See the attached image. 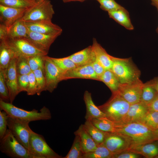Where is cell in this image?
I'll use <instances>...</instances> for the list:
<instances>
[{"mask_svg":"<svg viewBox=\"0 0 158 158\" xmlns=\"http://www.w3.org/2000/svg\"><path fill=\"white\" fill-rule=\"evenodd\" d=\"M115 132L127 137L131 146L158 140L154 131L140 122L115 123Z\"/></svg>","mask_w":158,"mask_h":158,"instance_id":"obj_1","label":"cell"},{"mask_svg":"<svg viewBox=\"0 0 158 158\" xmlns=\"http://www.w3.org/2000/svg\"><path fill=\"white\" fill-rule=\"evenodd\" d=\"M130 104L118 92L112 93L109 99L98 106L107 119L115 123H121L126 115Z\"/></svg>","mask_w":158,"mask_h":158,"instance_id":"obj_2","label":"cell"},{"mask_svg":"<svg viewBox=\"0 0 158 158\" xmlns=\"http://www.w3.org/2000/svg\"><path fill=\"white\" fill-rule=\"evenodd\" d=\"M0 110L5 111L9 116L31 121L38 120H46L51 118L49 110L44 106L40 112L35 109L28 111L20 108L9 102L0 100Z\"/></svg>","mask_w":158,"mask_h":158,"instance_id":"obj_3","label":"cell"},{"mask_svg":"<svg viewBox=\"0 0 158 158\" xmlns=\"http://www.w3.org/2000/svg\"><path fill=\"white\" fill-rule=\"evenodd\" d=\"M113 60L111 70L121 84H129L140 80V71L130 58L123 59L113 56Z\"/></svg>","mask_w":158,"mask_h":158,"instance_id":"obj_4","label":"cell"},{"mask_svg":"<svg viewBox=\"0 0 158 158\" xmlns=\"http://www.w3.org/2000/svg\"><path fill=\"white\" fill-rule=\"evenodd\" d=\"M1 152L13 158H36L29 150L19 143L7 129L0 140Z\"/></svg>","mask_w":158,"mask_h":158,"instance_id":"obj_5","label":"cell"},{"mask_svg":"<svg viewBox=\"0 0 158 158\" xmlns=\"http://www.w3.org/2000/svg\"><path fill=\"white\" fill-rule=\"evenodd\" d=\"M55 13L51 1L43 0L27 9L20 18L26 22H51Z\"/></svg>","mask_w":158,"mask_h":158,"instance_id":"obj_6","label":"cell"},{"mask_svg":"<svg viewBox=\"0 0 158 158\" xmlns=\"http://www.w3.org/2000/svg\"><path fill=\"white\" fill-rule=\"evenodd\" d=\"M29 150L36 158H62L47 144L42 135L32 132L29 141Z\"/></svg>","mask_w":158,"mask_h":158,"instance_id":"obj_7","label":"cell"},{"mask_svg":"<svg viewBox=\"0 0 158 158\" xmlns=\"http://www.w3.org/2000/svg\"><path fill=\"white\" fill-rule=\"evenodd\" d=\"M8 116V129L17 140L29 150L30 138L32 131L29 125L30 122Z\"/></svg>","mask_w":158,"mask_h":158,"instance_id":"obj_8","label":"cell"},{"mask_svg":"<svg viewBox=\"0 0 158 158\" xmlns=\"http://www.w3.org/2000/svg\"><path fill=\"white\" fill-rule=\"evenodd\" d=\"M43 71L46 81L45 91L52 92L61 81L63 72L47 55L44 56Z\"/></svg>","mask_w":158,"mask_h":158,"instance_id":"obj_9","label":"cell"},{"mask_svg":"<svg viewBox=\"0 0 158 158\" xmlns=\"http://www.w3.org/2000/svg\"><path fill=\"white\" fill-rule=\"evenodd\" d=\"M102 144L114 155L128 150L131 146L127 137L116 132H107Z\"/></svg>","mask_w":158,"mask_h":158,"instance_id":"obj_10","label":"cell"},{"mask_svg":"<svg viewBox=\"0 0 158 158\" xmlns=\"http://www.w3.org/2000/svg\"><path fill=\"white\" fill-rule=\"evenodd\" d=\"M7 41L18 57L28 58L35 55L47 54L37 48L25 38L8 40Z\"/></svg>","mask_w":158,"mask_h":158,"instance_id":"obj_11","label":"cell"},{"mask_svg":"<svg viewBox=\"0 0 158 158\" xmlns=\"http://www.w3.org/2000/svg\"><path fill=\"white\" fill-rule=\"evenodd\" d=\"M61 34H45L29 30L25 39L37 48L48 54L51 45Z\"/></svg>","mask_w":158,"mask_h":158,"instance_id":"obj_12","label":"cell"},{"mask_svg":"<svg viewBox=\"0 0 158 158\" xmlns=\"http://www.w3.org/2000/svg\"><path fill=\"white\" fill-rule=\"evenodd\" d=\"M143 83L140 79L127 84H121L118 92L130 105L140 101Z\"/></svg>","mask_w":158,"mask_h":158,"instance_id":"obj_13","label":"cell"},{"mask_svg":"<svg viewBox=\"0 0 158 158\" xmlns=\"http://www.w3.org/2000/svg\"><path fill=\"white\" fill-rule=\"evenodd\" d=\"M17 57L13 59L4 73L5 81L8 89L10 103L12 104L17 95L20 93L17 83L16 62Z\"/></svg>","mask_w":158,"mask_h":158,"instance_id":"obj_14","label":"cell"},{"mask_svg":"<svg viewBox=\"0 0 158 158\" xmlns=\"http://www.w3.org/2000/svg\"><path fill=\"white\" fill-rule=\"evenodd\" d=\"M78 78L98 80V77L91 64L77 66L70 70L63 72L61 80Z\"/></svg>","mask_w":158,"mask_h":158,"instance_id":"obj_15","label":"cell"},{"mask_svg":"<svg viewBox=\"0 0 158 158\" xmlns=\"http://www.w3.org/2000/svg\"><path fill=\"white\" fill-rule=\"evenodd\" d=\"M27 9H19L0 4V23L8 29L17 20L21 18Z\"/></svg>","mask_w":158,"mask_h":158,"instance_id":"obj_16","label":"cell"},{"mask_svg":"<svg viewBox=\"0 0 158 158\" xmlns=\"http://www.w3.org/2000/svg\"><path fill=\"white\" fill-rule=\"evenodd\" d=\"M148 111L147 105L141 101L131 104L125 117L120 123L139 121Z\"/></svg>","mask_w":158,"mask_h":158,"instance_id":"obj_17","label":"cell"},{"mask_svg":"<svg viewBox=\"0 0 158 158\" xmlns=\"http://www.w3.org/2000/svg\"><path fill=\"white\" fill-rule=\"evenodd\" d=\"M26 24L29 30L39 33L49 34L62 33V29L52 22H28Z\"/></svg>","mask_w":158,"mask_h":158,"instance_id":"obj_18","label":"cell"},{"mask_svg":"<svg viewBox=\"0 0 158 158\" xmlns=\"http://www.w3.org/2000/svg\"><path fill=\"white\" fill-rule=\"evenodd\" d=\"M69 56L77 67L91 64L96 59L95 56L92 45Z\"/></svg>","mask_w":158,"mask_h":158,"instance_id":"obj_19","label":"cell"},{"mask_svg":"<svg viewBox=\"0 0 158 158\" xmlns=\"http://www.w3.org/2000/svg\"><path fill=\"white\" fill-rule=\"evenodd\" d=\"M83 99L86 109L85 116L86 121H90L93 118L105 117L104 114L93 102L91 93L85 91L84 94Z\"/></svg>","mask_w":158,"mask_h":158,"instance_id":"obj_20","label":"cell"},{"mask_svg":"<svg viewBox=\"0 0 158 158\" xmlns=\"http://www.w3.org/2000/svg\"><path fill=\"white\" fill-rule=\"evenodd\" d=\"M96 59L106 70H111L113 63V56L108 54L95 38L93 39L92 45Z\"/></svg>","mask_w":158,"mask_h":158,"instance_id":"obj_21","label":"cell"},{"mask_svg":"<svg viewBox=\"0 0 158 158\" xmlns=\"http://www.w3.org/2000/svg\"><path fill=\"white\" fill-rule=\"evenodd\" d=\"M154 141L132 146L128 150L142 155L146 158L158 157V143Z\"/></svg>","mask_w":158,"mask_h":158,"instance_id":"obj_22","label":"cell"},{"mask_svg":"<svg viewBox=\"0 0 158 158\" xmlns=\"http://www.w3.org/2000/svg\"><path fill=\"white\" fill-rule=\"evenodd\" d=\"M0 42V71H4L12 60L18 57L7 40Z\"/></svg>","mask_w":158,"mask_h":158,"instance_id":"obj_23","label":"cell"},{"mask_svg":"<svg viewBox=\"0 0 158 158\" xmlns=\"http://www.w3.org/2000/svg\"><path fill=\"white\" fill-rule=\"evenodd\" d=\"M75 135L80 137L83 152L84 154L92 152L97 147V145L84 127L81 124L75 131Z\"/></svg>","mask_w":158,"mask_h":158,"instance_id":"obj_24","label":"cell"},{"mask_svg":"<svg viewBox=\"0 0 158 158\" xmlns=\"http://www.w3.org/2000/svg\"><path fill=\"white\" fill-rule=\"evenodd\" d=\"M110 18L129 30L134 29L128 12L124 7L108 12Z\"/></svg>","mask_w":158,"mask_h":158,"instance_id":"obj_25","label":"cell"},{"mask_svg":"<svg viewBox=\"0 0 158 158\" xmlns=\"http://www.w3.org/2000/svg\"><path fill=\"white\" fill-rule=\"evenodd\" d=\"M29 31L25 22L20 19L8 29V40L25 38Z\"/></svg>","mask_w":158,"mask_h":158,"instance_id":"obj_26","label":"cell"},{"mask_svg":"<svg viewBox=\"0 0 158 158\" xmlns=\"http://www.w3.org/2000/svg\"><path fill=\"white\" fill-rule=\"evenodd\" d=\"M99 81L103 82L110 90L112 93L118 92L121 84L118 78L111 70H105Z\"/></svg>","mask_w":158,"mask_h":158,"instance_id":"obj_27","label":"cell"},{"mask_svg":"<svg viewBox=\"0 0 158 158\" xmlns=\"http://www.w3.org/2000/svg\"><path fill=\"white\" fill-rule=\"evenodd\" d=\"M83 125L85 129L97 145L103 143L107 132L100 129L89 121L86 120Z\"/></svg>","mask_w":158,"mask_h":158,"instance_id":"obj_28","label":"cell"},{"mask_svg":"<svg viewBox=\"0 0 158 158\" xmlns=\"http://www.w3.org/2000/svg\"><path fill=\"white\" fill-rule=\"evenodd\" d=\"M158 95L150 81L143 83L142 88L140 101L147 105Z\"/></svg>","mask_w":158,"mask_h":158,"instance_id":"obj_29","label":"cell"},{"mask_svg":"<svg viewBox=\"0 0 158 158\" xmlns=\"http://www.w3.org/2000/svg\"><path fill=\"white\" fill-rule=\"evenodd\" d=\"M35 0H0V4L19 9H27L36 3Z\"/></svg>","mask_w":158,"mask_h":158,"instance_id":"obj_30","label":"cell"},{"mask_svg":"<svg viewBox=\"0 0 158 158\" xmlns=\"http://www.w3.org/2000/svg\"><path fill=\"white\" fill-rule=\"evenodd\" d=\"M89 121L103 131L111 133L116 132L115 122L107 119L106 117L93 118Z\"/></svg>","mask_w":158,"mask_h":158,"instance_id":"obj_31","label":"cell"},{"mask_svg":"<svg viewBox=\"0 0 158 158\" xmlns=\"http://www.w3.org/2000/svg\"><path fill=\"white\" fill-rule=\"evenodd\" d=\"M114 155L102 144L93 151L84 154L82 158H113Z\"/></svg>","mask_w":158,"mask_h":158,"instance_id":"obj_32","label":"cell"},{"mask_svg":"<svg viewBox=\"0 0 158 158\" xmlns=\"http://www.w3.org/2000/svg\"><path fill=\"white\" fill-rule=\"evenodd\" d=\"M72 147L66 156L63 158H82L84 154L79 135H75Z\"/></svg>","mask_w":158,"mask_h":158,"instance_id":"obj_33","label":"cell"},{"mask_svg":"<svg viewBox=\"0 0 158 158\" xmlns=\"http://www.w3.org/2000/svg\"><path fill=\"white\" fill-rule=\"evenodd\" d=\"M153 131L158 128V111H148L139 121Z\"/></svg>","mask_w":158,"mask_h":158,"instance_id":"obj_34","label":"cell"},{"mask_svg":"<svg viewBox=\"0 0 158 158\" xmlns=\"http://www.w3.org/2000/svg\"><path fill=\"white\" fill-rule=\"evenodd\" d=\"M50 58L63 72L70 70L77 67L69 56L62 58Z\"/></svg>","mask_w":158,"mask_h":158,"instance_id":"obj_35","label":"cell"},{"mask_svg":"<svg viewBox=\"0 0 158 158\" xmlns=\"http://www.w3.org/2000/svg\"><path fill=\"white\" fill-rule=\"evenodd\" d=\"M16 70L17 75H28L32 71L29 65L28 58L19 56L17 58Z\"/></svg>","mask_w":158,"mask_h":158,"instance_id":"obj_36","label":"cell"},{"mask_svg":"<svg viewBox=\"0 0 158 158\" xmlns=\"http://www.w3.org/2000/svg\"><path fill=\"white\" fill-rule=\"evenodd\" d=\"M33 72L35 76L36 83V94L38 95H40L42 91H45L46 81L43 69H39Z\"/></svg>","mask_w":158,"mask_h":158,"instance_id":"obj_37","label":"cell"},{"mask_svg":"<svg viewBox=\"0 0 158 158\" xmlns=\"http://www.w3.org/2000/svg\"><path fill=\"white\" fill-rule=\"evenodd\" d=\"M0 100L10 103L9 93L2 71H0Z\"/></svg>","mask_w":158,"mask_h":158,"instance_id":"obj_38","label":"cell"},{"mask_svg":"<svg viewBox=\"0 0 158 158\" xmlns=\"http://www.w3.org/2000/svg\"><path fill=\"white\" fill-rule=\"evenodd\" d=\"M99 4L100 8L108 12L123 8L115 0H96Z\"/></svg>","mask_w":158,"mask_h":158,"instance_id":"obj_39","label":"cell"},{"mask_svg":"<svg viewBox=\"0 0 158 158\" xmlns=\"http://www.w3.org/2000/svg\"><path fill=\"white\" fill-rule=\"evenodd\" d=\"M44 56L37 55L28 57V63L32 71L40 68L43 69Z\"/></svg>","mask_w":158,"mask_h":158,"instance_id":"obj_40","label":"cell"},{"mask_svg":"<svg viewBox=\"0 0 158 158\" xmlns=\"http://www.w3.org/2000/svg\"><path fill=\"white\" fill-rule=\"evenodd\" d=\"M8 115L6 113L0 110V139H1L7 130Z\"/></svg>","mask_w":158,"mask_h":158,"instance_id":"obj_41","label":"cell"},{"mask_svg":"<svg viewBox=\"0 0 158 158\" xmlns=\"http://www.w3.org/2000/svg\"><path fill=\"white\" fill-rule=\"evenodd\" d=\"M29 82L28 75H17V83L20 92H26Z\"/></svg>","mask_w":158,"mask_h":158,"instance_id":"obj_42","label":"cell"},{"mask_svg":"<svg viewBox=\"0 0 158 158\" xmlns=\"http://www.w3.org/2000/svg\"><path fill=\"white\" fill-rule=\"evenodd\" d=\"M28 76L29 82L26 92L28 95H33L37 93L36 83L33 72L32 71Z\"/></svg>","mask_w":158,"mask_h":158,"instance_id":"obj_43","label":"cell"},{"mask_svg":"<svg viewBox=\"0 0 158 158\" xmlns=\"http://www.w3.org/2000/svg\"><path fill=\"white\" fill-rule=\"evenodd\" d=\"M140 155L129 150H127L114 154L113 158H138Z\"/></svg>","mask_w":158,"mask_h":158,"instance_id":"obj_44","label":"cell"},{"mask_svg":"<svg viewBox=\"0 0 158 158\" xmlns=\"http://www.w3.org/2000/svg\"><path fill=\"white\" fill-rule=\"evenodd\" d=\"M91 64L98 77L99 80V78L102 75L106 70L96 59Z\"/></svg>","mask_w":158,"mask_h":158,"instance_id":"obj_45","label":"cell"},{"mask_svg":"<svg viewBox=\"0 0 158 158\" xmlns=\"http://www.w3.org/2000/svg\"><path fill=\"white\" fill-rule=\"evenodd\" d=\"M8 39V28L4 24H0V41Z\"/></svg>","mask_w":158,"mask_h":158,"instance_id":"obj_46","label":"cell"},{"mask_svg":"<svg viewBox=\"0 0 158 158\" xmlns=\"http://www.w3.org/2000/svg\"><path fill=\"white\" fill-rule=\"evenodd\" d=\"M147 105L149 111H158V95Z\"/></svg>","mask_w":158,"mask_h":158,"instance_id":"obj_47","label":"cell"},{"mask_svg":"<svg viewBox=\"0 0 158 158\" xmlns=\"http://www.w3.org/2000/svg\"><path fill=\"white\" fill-rule=\"evenodd\" d=\"M150 81L158 94V77L154 78Z\"/></svg>","mask_w":158,"mask_h":158,"instance_id":"obj_48","label":"cell"},{"mask_svg":"<svg viewBox=\"0 0 158 158\" xmlns=\"http://www.w3.org/2000/svg\"><path fill=\"white\" fill-rule=\"evenodd\" d=\"M152 4L157 8L158 7V0H151Z\"/></svg>","mask_w":158,"mask_h":158,"instance_id":"obj_49","label":"cell"},{"mask_svg":"<svg viewBox=\"0 0 158 158\" xmlns=\"http://www.w3.org/2000/svg\"><path fill=\"white\" fill-rule=\"evenodd\" d=\"M62 0L64 3H67V2H70L71 1H80V2H83L85 0Z\"/></svg>","mask_w":158,"mask_h":158,"instance_id":"obj_50","label":"cell"},{"mask_svg":"<svg viewBox=\"0 0 158 158\" xmlns=\"http://www.w3.org/2000/svg\"><path fill=\"white\" fill-rule=\"evenodd\" d=\"M154 132L158 140V128L157 130H154Z\"/></svg>","mask_w":158,"mask_h":158,"instance_id":"obj_51","label":"cell"},{"mask_svg":"<svg viewBox=\"0 0 158 158\" xmlns=\"http://www.w3.org/2000/svg\"><path fill=\"white\" fill-rule=\"evenodd\" d=\"M36 2H39V1H43V0H35Z\"/></svg>","mask_w":158,"mask_h":158,"instance_id":"obj_52","label":"cell"},{"mask_svg":"<svg viewBox=\"0 0 158 158\" xmlns=\"http://www.w3.org/2000/svg\"><path fill=\"white\" fill-rule=\"evenodd\" d=\"M157 10H158V7H157ZM157 32L158 33V28H157Z\"/></svg>","mask_w":158,"mask_h":158,"instance_id":"obj_53","label":"cell"}]
</instances>
